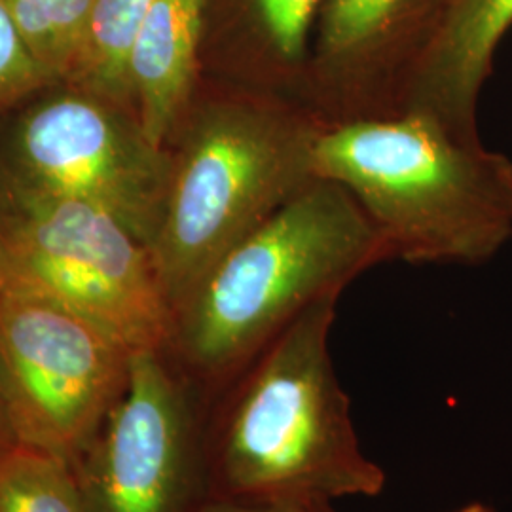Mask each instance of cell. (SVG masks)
<instances>
[{
  "mask_svg": "<svg viewBox=\"0 0 512 512\" xmlns=\"http://www.w3.org/2000/svg\"><path fill=\"white\" fill-rule=\"evenodd\" d=\"M315 179L363 207L391 260L475 266L512 238V160L433 114L323 122Z\"/></svg>",
  "mask_w": 512,
  "mask_h": 512,
  "instance_id": "3957f363",
  "label": "cell"
},
{
  "mask_svg": "<svg viewBox=\"0 0 512 512\" xmlns=\"http://www.w3.org/2000/svg\"><path fill=\"white\" fill-rule=\"evenodd\" d=\"M511 27L512 0H446L401 110L433 114L465 137H480L478 99Z\"/></svg>",
  "mask_w": 512,
  "mask_h": 512,
  "instance_id": "30bf717a",
  "label": "cell"
},
{
  "mask_svg": "<svg viewBox=\"0 0 512 512\" xmlns=\"http://www.w3.org/2000/svg\"><path fill=\"white\" fill-rule=\"evenodd\" d=\"M0 279L80 313L133 353L171 342L175 317L147 247L92 203L14 179L0 207Z\"/></svg>",
  "mask_w": 512,
  "mask_h": 512,
  "instance_id": "5b68a950",
  "label": "cell"
},
{
  "mask_svg": "<svg viewBox=\"0 0 512 512\" xmlns=\"http://www.w3.org/2000/svg\"><path fill=\"white\" fill-rule=\"evenodd\" d=\"M52 80L73 74L93 0H0Z\"/></svg>",
  "mask_w": 512,
  "mask_h": 512,
  "instance_id": "9a60e30c",
  "label": "cell"
},
{
  "mask_svg": "<svg viewBox=\"0 0 512 512\" xmlns=\"http://www.w3.org/2000/svg\"><path fill=\"white\" fill-rule=\"evenodd\" d=\"M50 80L52 76L31 54L16 23L0 2V107L25 93L35 92Z\"/></svg>",
  "mask_w": 512,
  "mask_h": 512,
  "instance_id": "2e32d148",
  "label": "cell"
},
{
  "mask_svg": "<svg viewBox=\"0 0 512 512\" xmlns=\"http://www.w3.org/2000/svg\"><path fill=\"white\" fill-rule=\"evenodd\" d=\"M387 260L348 190L313 179L203 275L175 311L165 351L213 399L304 311Z\"/></svg>",
  "mask_w": 512,
  "mask_h": 512,
  "instance_id": "7a4b0ae2",
  "label": "cell"
},
{
  "mask_svg": "<svg viewBox=\"0 0 512 512\" xmlns=\"http://www.w3.org/2000/svg\"><path fill=\"white\" fill-rule=\"evenodd\" d=\"M338 300L313 304L213 397L211 499L306 505L384 490V469L359 444L330 357Z\"/></svg>",
  "mask_w": 512,
  "mask_h": 512,
  "instance_id": "6da1fadb",
  "label": "cell"
},
{
  "mask_svg": "<svg viewBox=\"0 0 512 512\" xmlns=\"http://www.w3.org/2000/svg\"><path fill=\"white\" fill-rule=\"evenodd\" d=\"M446 0H325L298 101L323 122L397 114Z\"/></svg>",
  "mask_w": 512,
  "mask_h": 512,
  "instance_id": "9c48e42d",
  "label": "cell"
},
{
  "mask_svg": "<svg viewBox=\"0 0 512 512\" xmlns=\"http://www.w3.org/2000/svg\"><path fill=\"white\" fill-rule=\"evenodd\" d=\"M211 401L165 349L135 351L124 395L74 463L84 512L200 511Z\"/></svg>",
  "mask_w": 512,
  "mask_h": 512,
  "instance_id": "52a82bcc",
  "label": "cell"
},
{
  "mask_svg": "<svg viewBox=\"0 0 512 512\" xmlns=\"http://www.w3.org/2000/svg\"><path fill=\"white\" fill-rule=\"evenodd\" d=\"M209 0H154L129 57L135 118L165 148L198 90Z\"/></svg>",
  "mask_w": 512,
  "mask_h": 512,
  "instance_id": "8fae6325",
  "label": "cell"
},
{
  "mask_svg": "<svg viewBox=\"0 0 512 512\" xmlns=\"http://www.w3.org/2000/svg\"><path fill=\"white\" fill-rule=\"evenodd\" d=\"M0 512H84L73 463L18 444L0 458Z\"/></svg>",
  "mask_w": 512,
  "mask_h": 512,
  "instance_id": "5bb4252c",
  "label": "cell"
},
{
  "mask_svg": "<svg viewBox=\"0 0 512 512\" xmlns=\"http://www.w3.org/2000/svg\"><path fill=\"white\" fill-rule=\"evenodd\" d=\"M323 120L281 93L239 84L184 110L167 148L169 184L148 249L175 311L220 256L315 179Z\"/></svg>",
  "mask_w": 512,
  "mask_h": 512,
  "instance_id": "277c9868",
  "label": "cell"
},
{
  "mask_svg": "<svg viewBox=\"0 0 512 512\" xmlns=\"http://www.w3.org/2000/svg\"><path fill=\"white\" fill-rule=\"evenodd\" d=\"M133 351L0 279V393L19 444L76 463L124 395Z\"/></svg>",
  "mask_w": 512,
  "mask_h": 512,
  "instance_id": "8992f818",
  "label": "cell"
},
{
  "mask_svg": "<svg viewBox=\"0 0 512 512\" xmlns=\"http://www.w3.org/2000/svg\"><path fill=\"white\" fill-rule=\"evenodd\" d=\"M456 512H492V509H488V507H484L480 503H473V505H467V507H463V509H459Z\"/></svg>",
  "mask_w": 512,
  "mask_h": 512,
  "instance_id": "ffe728a7",
  "label": "cell"
},
{
  "mask_svg": "<svg viewBox=\"0 0 512 512\" xmlns=\"http://www.w3.org/2000/svg\"><path fill=\"white\" fill-rule=\"evenodd\" d=\"M325 0H245L253 54L243 86L298 101Z\"/></svg>",
  "mask_w": 512,
  "mask_h": 512,
  "instance_id": "7c38bea8",
  "label": "cell"
},
{
  "mask_svg": "<svg viewBox=\"0 0 512 512\" xmlns=\"http://www.w3.org/2000/svg\"><path fill=\"white\" fill-rule=\"evenodd\" d=\"M154 0H93L76 76L92 95L131 103L129 57Z\"/></svg>",
  "mask_w": 512,
  "mask_h": 512,
  "instance_id": "4fadbf2b",
  "label": "cell"
},
{
  "mask_svg": "<svg viewBox=\"0 0 512 512\" xmlns=\"http://www.w3.org/2000/svg\"><path fill=\"white\" fill-rule=\"evenodd\" d=\"M294 512H336L332 503H306V505H289Z\"/></svg>",
  "mask_w": 512,
  "mask_h": 512,
  "instance_id": "d6986e66",
  "label": "cell"
},
{
  "mask_svg": "<svg viewBox=\"0 0 512 512\" xmlns=\"http://www.w3.org/2000/svg\"><path fill=\"white\" fill-rule=\"evenodd\" d=\"M198 512H294L289 505H262V503H241L230 499H209Z\"/></svg>",
  "mask_w": 512,
  "mask_h": 512,
  "instance_id": "e0dca14e",
  "label": "cell"
},
{
  "mask_svg": "<svg viewBox=\"0 0 512 512\" xmlns=\"http://www.w3.org/2000/svg\"><path fill=\"white\" fill-rule=\"evenodd\" d=\"M18 444L19 440L16 437V431L12 427V421H10L8 410H6V404H4L2 393H0V458H4Z\"/></svg>",
  "mask_w": 512,
  "mask_h": 512,
  "instance_id": "ac0fdd59",
  "label": "cell"
},
{
  "mask_svg": "<svg viewBox=\"0 0 512 512\" xmlns=\"http://www.w3.org/2000/svg\"><path fill=\"white\" fill-rule=\"evenodd\" d=\"M16 160L18 183L97 205L150 249L164 213L171 156L148 141L135 116L97 95H57L21 120Z\"/></svg>",
  "mask_w": 512,
  "mask_h": 512,
  "instance_id": "ba28073f",
  "label": "cell"
}]
</instances>
